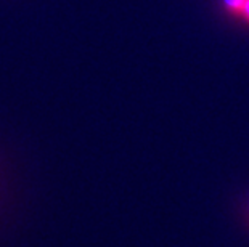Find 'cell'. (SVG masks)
I'll use <instances>...</instances> for the list:
<instances>
[{
	"label": "cell",
	"mask_w": 249,
	"mask_h": 247,
	"mask_svg": "<svg viewBox=\"0 0 249 247\" xmlns=\"http://www.w3.org/2000/svg\"><path fill=\"white\" fill-rule=\"evenodd\" d=\"M224 7L231 16H236L249 24V0H224Z\"/></svg>",
	"instance_id": "1"
}]
</instances>
